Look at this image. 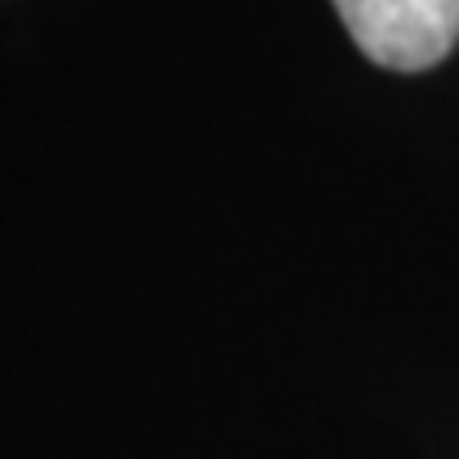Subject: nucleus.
<instances>
[{"label":"nucleus","instance_id":"f257e3e1","mask_svg":"<svg viewBox=\"0 0 459 459\" xmlns=\"http://www.w3.org/2000/svg\"><path fill=\"white\" fill-rule=\"evenodd\" d=\"M344 30L375 65L421 73L459 43V0H332Z\"/></svg>","mask_w":459,"mask_h":459}]
</instances>
